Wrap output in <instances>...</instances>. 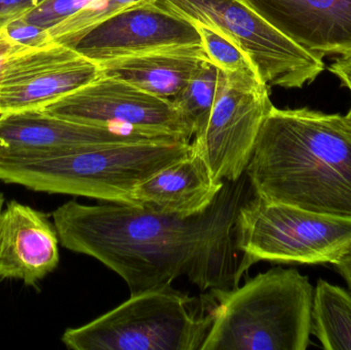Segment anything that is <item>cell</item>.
I'll use <instances>...</instances> for the list:
<instances>
[{
  "label": "cell",
  "instance_id": "6da1fadb",
  "mask_svg": "<svg viewBox=\"0 0 351 350\" xmlns=\"http://www.w3.org/2000/svg\"><path fill=\"white\" fill-rule=\"evenodd\" d=\"M247 176L225 182L204 213L189 218L119 203L68 201L51 214L64 248L93 257L127 283L131 295L186 277L200 292L231 289L253 263L235 247L234 225L250 197Z\"/></svg>",
  "mask_w": 351,
  "mask_h": 350
},
{
  "label": "cell",
  "instance_id": "7a4b0ae2",
  "mask_svg": "<svg viewBox=\"0 0 351 350\" xmlns=\"http://www.w3.org/2000/svg\"><path fill=\"white\" fill-rule=\"evenodd\" d=\"M245 174L252 193L270 203L351 219V108L272 106Z\"/></svg>",
  "mask_w": 351,
  "mask_h": 350
},
{
  "label": "cell",
  "instance_id": "3957f363",
  "mask_svg": "<svg viewBox=\"0 0 351 350\" xmlns=\"http://www.w3.org/2000/svg\"><path fill=\"white\" fill-rule=\"evenodd\" d=\"M315 289L296 269L274 268L202 294L214 320L200 350H305Z\"/></svg>",
  "mask_w": 351,
  "mask_h": 350
},
{
  "label": "cell",
  "instance_id": "277c9868",
  "mask_svg": "<svg viewBox=\"0 0 351 350\" xmlns=\"http://www.w3.org/2000/svg\"><path fill=\"white\" fill-rule=\"evenodd\" d=\"M191 142L110 144L43 158H0V180L38 192L135 207L140 183L187 156Z\"/></svg>",
  "mask_w": 351,
  "mask_h": 350
},
{
  "label": "cell",
  "instance_id": "5b68a950",
  "mask_svg": "<svg viewBox=\"0 0 351 350\" xmlns=\"http://www.w3.org/2000/svg\"><path fill=\"white\" fill-rule=\"evenodd\" d=\"M213 320L204 296L191 297L167 284L67 329L62 342L72 350H200Z\"/></svg>",
  "mask_w": 351,
  "mask_h": 350
},
{
  "label": "cell",
  "instance_id": "8992f818",
  "mask_svg": "<svg viewBox=\"0 0 351 350\" xmlns=\"http://www.w3.org/2000/svg\"><path fill=\"white\" fill-rule=\"evenodd\" d=\"M234 240L253 264H335L351 250V219L270 203L252 193L237 212Z\"/></svg>",
  "mask_w": 351,
  "mask_h": 350
},
{
  "label": "cell",
  "instance_id": "52a82bcc",
  "mask_svg": "<svg viewBox=\"0 0 351 350\" xmlns=\"http://www.w3.org/2000/svg\"><path fill=\"white\" fill-rule=\"evenodd\" d=\"M192 23L217 29L249 58L269 88H301L325 70L323 59L274 28L245 0H156Z\"/></svg>",
  "mask_w": 351,
  "mask_h": 350
},
{
  "label": "cell",
  "instance_id": "ba28073f",
  "mask_svg": "<svg viewBox=\"0 0 351 350\" xmlns=\"http://www.w3.org/2000/svg\"><path fill=\"white\" fill-rule=\"evenodd\" d=\"M272 106L269 86L256 72L219 70L216 99L208 125L191 143L217 181L237 182L243 176Z\"/></svg>",
  "mask_w": 351,
  "mask_h": 350
},
{
  "label": "cell",
  "instance_id": "9c48e42d",
  "mask_svg": "<svg viewBox=\"0 0 351 350\" xmlns=\"http://www.w3.org/2000/svg\"><path fill=\"white\" fill-rule=\"evenodd\" d=\"M41 110L84 125L112 127L187 142L193 138V131L172 100L101 73L90 84Z\"/></svg>",
  "mask_w": 351,
  "mask_h": 350
},
{
  "label": "cell",
  "instance_id": "30bf717a",
  "mask_svg": "<svg viewBox=\"0 0 351 350\" xmlns=\"http://www.w3.org/2000/svg\"><path fill=\"white\" fill-rule=\"evenodd\" d=\"M198 45L202 40L193 23L154 1L99 21L66 47L100 64L168 47Z\"/></svg>",
  "mask_w": 351,
  "mask_h": 350
},
{
  "label": "cell",
  "instance_id": "8fae6325",
  "mask_svg": "<svg viewBox=\"0 0 351 350\" xmlns=\"http://www.w3.org/2000/svg\"><path fill=\"white\" fill-rule=\"evenodd\" d=\"M98 64L66 45L22 53L0 74V114L41 110L100 75Z\"/></svg>",
  "mask_w": 351,
  "mask_h": 350
},
{
  "label": "cell",
  "instance_id": "7c38bea8",
  "mask_svg": "<svg viewBox=\"0 0 351 350\" xmlns=\"http://www.w3.org/2000/svg\"><path fill=\"white\" fill-rule=\"evenodd\" d=\"M149 141L183 140L84 125L43 110L0 114V158H43L110 144Z\"/></svg>",
  "mask_w": 351,
  "mask_h": 350
},
{
  "label": "cell",
  "instance_id": "4fadbf2b",
  "mask_svg": "<svg viewBox=\"0 0 351 350\" xmlns=\"http://www.w3.org/2000/svg\"><path fill=\"white\" fill-rule=\"evenodd\" d=\"M274 28L309 53L351 55V0H245Z\"/></svg>",
  "mask_w": 351,
  "mask_h": 350
},
{
  "label": "cell",
  "instance_id": "5bb4252c",
  "mask_svg": "<svg viewBox=\"0 0 351 350\" xmlns=\"http://www.w3.org/2000/svg\"><path fill=\"white\" fill-rule=\"evenodd\" d=\"M59 244L47 214L10 201L0 214V279L34 286L59 265Z\"/></svg>",
  "mask_w": 351,
  "mask_h": 350
},
{
  "label": "cell",
  "instance_id": "9a60e30c",
  "mask_svg": "<svg viewBox=\"0 0 351 350\" xmlns=\"http://www.w3.org/2000/svg\"><path fill=\"white\" fill-rule=\"evenodd\" d=\"M224 183L213 177L204 158L191 146L187 156L140 183L133 201L136 208L152 213L193 217L210 207Z\"/></svg>",
  "mask_w": 351,
  "mask_h": 350
},
{
  "label": "cell",
  "instance_id": "2e32d148",
  "mask_svg": "<svg viewBox=\"0 0 351 350\" xmlns=\"http://www.w3.org/2000/svg\"><path fill=\"white\" fill-rule=\"evenodd\" d=\"M208 60L202 45H184L110 60L98 65L101 74L172 100Z\"/></svg>",
  "mask_w": 351,
  "mask_h": 350
},
{
  "label": "cell",
  "instance_id": "e0dca14e",
  "mask_svg": "<svg viewBox=\"0 0 351 350\" xmlns=\"http://www.w3.org/2000/svg\"><path fill=\"white\" fill-rule=\"evenodd\" d=\"M311 333L324 349L351 350V295L324 279L313 295Z\"/></svg>",
  "mask_w": 351,
  "mask_h": 350
},
{
  "label": "cell",
  "instance_id": "ac0fdd59",
  "mask_svg": "<svg viewBox=\"0 0 351 350\" xmlns=\"http://www.w3.org/2000/svg\"><path fill=\"white\" fill-rule=\"evenodd\" d=\"M218 78V68L208 60L204 61L172 99L176 108L193 131V139L199 138L208 125L216 99Z\"/></svg>",
  "mask_w": 351,
  "mask_h": 350
},
{
  "label": "cell",
  "instance_id": "d6986e66",
  "mask_svg": "<svg viewBox=\"0 0 351 350\" xmlns=\"http://www.w3.org/2000/svg\"><path fill=\"white\" fill-rule=\"evenodd\" d=\"M154 1L156 0H94L92 3L86 5L61 24L49 30V34L53 43L67 45L80 33L84 32L99 21L125 8Z\"/></svg>",
  "mask_w": 351,
  "mask_h": 350
},
{
  "label": "cell",
  "instance_id": "ffe728a7",
  "mask_svg": "<svg viewBox=\"0 0 351 350\" xmlns=\"http://www.w3.org/2000/svg\"><path fill=\"white\" fill-rule=\"evenodd\" d=\"M199 33L202 45L219 70L225 72H256L245 53L223 33L206 25L193 23ZM258 74V73H257Z\"/></svg>",
  "mask_w": 351,
  "mask_h": 350
},
{
  "label": "cell",
  "instance_id": "44dd1931",
  "mask_svg": "<svg viewBox=\"0 0 351 350\" xmlns=\"http://www.w3.org/2000/svg\"><path fill=\"white\" fill-rule=\"evenodd\" d=\"M93 1L94 0H43L22 16L28 22L49 31Z\"/></svg>",
  "mask_w": 351,
  "mask_h": 350
},
{
  "label": "cell",
  "instance_id": "7402d4cb",
  "mask_svg": "<svg viewBox=\"0 0 351 350\" xmlns=\"http://www.w3.org/2000/svg\"><path fill=\"white\" fill-rule=\"evenodd\" d=\"M0 28L10 42L23 51L45 49L53 45L49 31L28 22L22 16L6 20Z\"/></svg>",
  "mask_w": 351,
  "mask_h": 350
},
{
  "label": "cell",
  "instance_id": "603a6c76",
  "mask_svg": "<svg viewBox=\"0 0 351 350\" xmlns=\"http://www.w3.org/2000/svg\"><path fill=\"white\" fill-rule=\"evenodd\" d=\"M43 1V0H0V24L14 16L26 14Z\"/></svg>",
  "mask_w": 351,
  "mask_h": 350
},
{
  "label": "cell",
  "instance_id": "cb8c5ba5",
  "mask_svg": "<svg viewBox=\"0 0 351 350\" xmlns=\"http://www.w3.org/2000/svg\"><path fill=\"white\" fill-rule=\"evenodd\" d=\"M25 53L28 51H21L18 47H14L0 28V74L2 73L8 62Z\"/></svg>",
  "mask_w": 351,
  "mask_h": 350
},
{
  "label": "cell",
  "instance_id": "d4e9b609",
  "mask_svg": "<svg viewBox=\"0 0 351 350\" xmlns=\"http://www.w3.org/2000/svg\"><path fill=\"white\" fill-rule=\"evenodd\" d=\"M334 266L337 269L340 275L343 277L351 292V250L346 256L342 257L337 263H335Z\"/></svg>",
  "mask_w": 351,
  "mask_h": 350
},
{
  "label": "cell",
  "instance_id": "484cf974",
  "mask_svg": "<svg viewBox=\"0 0 351 350\" xmlns=\"http://www.w3.org/2000/svg\"><path fill=\"white\" fill-rule=\"evenodd\" d=\"M3 203H4V197L2 193H0V214L3 211Z\"/></svg>",
  "mask_w": 351,
  "mask_h": 350
},
{
  "label": "cell",
  "instance_id": "4316f807",
  "mask_svg": "<svg viewBox=\"0 0 351 350\" xmlns=\"http://www.w3.org/2000/svg\"><path fill=\"white\" fill-rule=\"evenodd\" d=\"M350 92H351V86H350Z\"/></svg>",
  "mask_w": 351,
  "mask_h": 350
}]
</instances>
